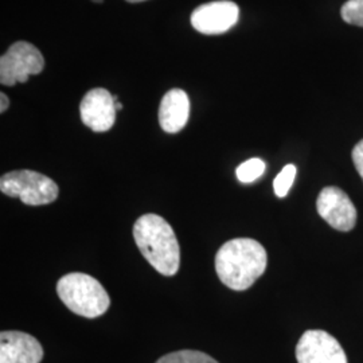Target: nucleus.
<instances>
[{
	"instance_id": "nucleus-1",
	"label": "nucleus",
	"mask_w": 363,
	"mask_h": 363,
	"mask_svg": "<svg viewBox=\"0 0 363 363\" xmlns=\"http://www.w3.org/2000/svg\"><path fill=\"white\" fill-rule=\"evenodd\" d=\"M265 247L252 238H234L225 242L216 256V271L220 281L233 289L245 291L267 269Z\"/></svg>"
},
{
	"instance_id": "nucleus-2",
	"label": "nucleus",
	"mask_w": 363,
	"mask_h": 363,
	"mask_svg": "<svg viewBox=\"0 0 363 363\" xmlns=\"http://www.w3.org/2000/svg\"><path fill=\"white\" fill-rule=\"evenodd\" d=\"M133 238L154 269L164 276L179 271L181 249L174 229L157 214H144L133 225Z\"/></svg>"
},
{
	"instance_id": "nucleus-3",
	"label": "nucleus",
	"mask_w": 363,
	"mask_h": 363,
	"mask_svg": "<svg viewBox=\"0 0 363 363\" xmlns=\"http://www.w3.org/2000/svg\"><path fill=\"white\" fill-rule=\"evenodd\" d=\"M57 294L70 311L89 319L104 315L111 306L104 286L86 273H67L61 277Z\"/></svg>"
},
{
	"instance_id": "nucleus-4",
	"label": "nucleus",
	"mask_w": 363,
	"mask_h": 363,
	"mask_svg": "<svg viewBox=\"0 0 363 363\" xmlns=\"http://www.w3.org/2000/svg\"><path fill=\"white\" fill-rule=\"evenodd\" d=\"M0 190L11 198H19L28 206L52 203L60 189L52 178L31 169H18L4 174L0 178Z\"/></svg>"
},
{
	"instance_id": "nucleus-5",
	"label": "nucleus",
	"mask_w": 363,
	"mask_h": 363,
	"mask_svg": "<svg viewBox=\"0 0 363 363\" xmlns=\"http://www.w3.org/2000/svg\"><path fill=\"white\" fill-rule=\"evenodd\" d=\"M45 67V58L30 42L19 40L10 46L0 58V82L13 86L26 82L30 76H37Z\"/></svg>"
},
{
	"instance_id": "nucleus-6",
	"label": "nucleus",
	"mask_w": 363,
	"mask_h": 363,
	"mask_svg": "<svg viewBox=\"0 0 363 363\" xmlns=\"http://www.w3.org/2000/svg\"><path fill=\"white\" fill-rule=\"evenodd\" d=\"M298 363H347L346 352L335 337L322 330L306 331L296 346Z\"/></svg>"
},
{
	"instance_id": "nucleus-7",
	"label": "nucleus",
	"mask_w": 363,
	"mask_h": 363,
	"mask_svg": "<svg viewBox=\"0 0 363 363\" xmlns=\"http://www.w3.org/2000/svg\"><path fill=\"white\" fill-rule=\"evenodd\" d=\"M319 216L334 229L350 232L357 223V208L349 195L337 187H325L316 201Z\"/></svg>"
},
{
	"instance_id": "nucleus-8",
	"label": "nucleus",
	"mask_w": 363,
	"mask_h": 363,
	"mask_svg": "<svg viewBox=\"0 0 363 363\" xmlns=\"http://www.w3.org/2000/svg\"><path fill=\"white\" fill-rule=\"evenodd\" d=\"M238 16L240 9L233 1H211L195 9L191 13V25L202 34L217 35L235 26Z\"/></svg>"
},
{
	"instance_id": "nucleus-9",
	"label": "nucleus",
	"mask_w": 363,
	"mask_h": 363,
	"mask_svg": "<svg viewBox=\"0 0 363 363\" xmlns=\"http://www.w3.org/2000/svg\"><path fill=\"white\" fill-rule=\"evenodd\" d=\"M79 115L82 123L94 132H106L115 125L116 105L113 96L103 88L88 91L81 104Z\"/></svg>"
},
{
	"instance_id": "nucleus-10",
	"label": "nucleus",
	"mask_w": 363,
	"mask_h": 363,
	"mask_svg": "<svg viewBox=\"0 0 363 363\" xmlns=\"http://www.w3.org/2000/svg\"><path fill=\"white\" fill-rule=\"evenodd\" d=\"M43 349L38 340L21 331L0 334V363H40Z\"/></svg>"
},
{
	"instance_id": "nucleus-11",
	"label": "nucleus",
	"mask_w": 363,
	"mask_h": 363,
	"mask_svg": "<svg viewBox=\"0 0 363 363\" xmlns=\"http://www.w3.org/2000/svg\"><path fill=\"white\" fill-rule=\"evenodd\" d=\"M190 116V99L182 89L167 91L159 106V124L167 133L181 132Z\"/></svg>"
},
{
	"instance_id": "nucleus-12",
	"label": "nucleus",
	"mask_w": 363,
	"mask_h": 363,
	"mask_svg": "<svg viewBox=\"0 0 363 363\" xmlns=\"http://www.w3.org/2000/svg\"><path fill=\"white\" fill-rule=\"evenodd\" d=\"M156 363H218L214 358L202 351H175L162 357Z\"/></svg>"
},
{
	"instance_id": "nucleus-13",
	"label": "nucleus",
	"mask_w": 363,
	"mask_h": 363,
	"mask_svg": "<svg viewBox=\"0 0 363 363\" xmlns=\"http://www.w3.org/2000/svg\"><path fill=\"white\" fill-rule=\"evenodd\" d=\"M265 167H267L265 162L259 157L249 159L247 162L241 163L235 169L237 179L241 183H252V182L257 181L259 177L264 174Z\"/></svg>"
},
{
	"instance_id": "nucleus-14",
	"label": "nucleus",
	"mask_w": 363,
	"mask_h": 363,
	"mask_svg": "<svg viewBox=\"0 0 363 363\" xmlns=\"http://www.w3.org/2000/svg\"><path fill=\"white\" fill-rule=\"evenodd\" d=\"M296 172H298L296 166L286 164V167L281 169L280 174L276 177V179L273 182V190L279 198H284L289 193L294 181L296 178Z\"/></svg>"
},
{
	"instance_id": "nucleus-15",
	"label": "nucleus",
	"mask_w": 363,
	"mask_h": 363,
	"mask_svg": "<svg viewBox=\"0 0 363 363\" xmlns=\"http://www.w3.org/2000/svg\"><path fill=\"white\" fill-rule=\"evenodd\" d=\"M342 18L346 23L363 27V0H349L342 6Z\"/></svg>"
},
{
	"instance_id": "nucleus-16",
	"label": "nucleus",
	"mask_w": 363,
	"mask_h": 363,
	"mask_svg": "<svg viewBox=\"0 0 363 363\" xmlns=\"http://www.w3.org/2000/svg\"><path fill=\"white\" fill-rule=\"evenodd\" d=\"M352 162L363 179V139L352 150Z\"/></svg>"
},
{
	"instance_id": "nucleus-17",
	"label": "nucleus",
	"mask_w": 363,
	"mask_h": 363,
	"mask_svg": "<svg viewBox=\"0 0 363 363\" xmlns=\"http://www.w3.org/2000/svg\"><path fill=\"white\" fill-rule=\"evenodd\" d=\"M0 101H1V104H0V112L4 113V112L9 109L10 100H9V97H7L4 93H0Z\"/></svg>"
},
{
	"instance_id": "nucleus-18",
	"label": "nucleus",
	"mask_w": 363,
	"mask_h": 363,
	"mask_svg": "<svg viewBox=\"0 0 363 363\" xmlns=\"http://www.w3.org/2000/svg\"><path fill=\"white\" fill-rule=\"evenodd\" d=\"M115 105H116V111H120V109L123 108V105L120 104L118 101H116V103H115Z\"/></svg>"
},
{
	"instance_id": "nucleus-19",
	"label": "nucleus",
	"mask_w": 363,
	"mask_h": 363,
	"mask_svg": "<svg viewBox=\"0 0 363 363\" xmlns=\"http://www.w3.org/2000/svg\"><path fill=\"white\" fill-rule=\"evenodd\" d=\"M130 3H140V1H145V0H127Z\"/></svg>"
},
{
	"instance_id": "nucleus-20",
	"label": "nucleus",
	"mask_w": 363,
	"mask_h": 363,
	"mask_svg": "<svg viewBox=\"0 0 363 363\" xmlns=\"http://www.w3.org/2000/svg\"><path fill=\"white\" fill-rule=\"evenodd\" d=\"M94 1H103V0H94Z\"/></svg>"
}]
</instances>
